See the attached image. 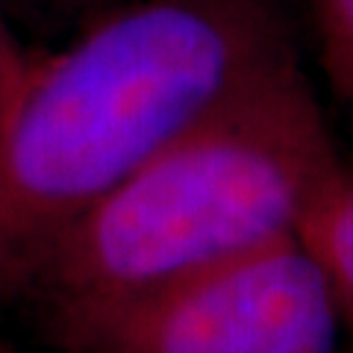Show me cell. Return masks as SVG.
Returning <instances> with one entry per match:
<instances>
[{
    "label": "cell",
    "mask_w": 353,
    "mask_h": 353,
    "mask_svg": "<svg viewBox=\"0 0 353 353\" xmlns=\"http://www.w3.org/2000/svg\"><path fill=\"white\" fill-rule=\"evenodd\" d=\"M309 9L327 80L353 106V0H309Z\"/></svg>",
    "instance_id": "5b68a950"
},
{
    "label": "cell",
    "mask_w": 353,
    "mask_h": 353,
    "mask_svg": "<svg viewBox=\"0 0 353 353\" xmlns=\"http://www.w3.org/2000/svg\"><path fill=\"white\" fill-rule=\"evenodd\" d=\"M27 65H30V57L21 48V41L15 39V32L6 27V21L0 18V106L15 92Z\"/></svg>",
    "instance_id": "8992f818"
},
{
    "label": "cell",
    "mask_w": 353,
    "mask_h": 353,
    "mask_svg": "<svg viewBox=\"0 0 353 353\" xmlns=\"http://www.w3.org/2000/svg\"><path fill=\"white\" fill-rule=\"evenodd\" d=\"M0 353H24V350H21V347H15L12 341H6L3 336H0Z\"/></svg>",
    "instance_id": "52a82bcc"
},
{
    "label": "cell",
    "mask_w": 353,
    "mask_h": 353,
    "mask_svg": "<svg viewBox=\"0 0 353 353\" xmlns=\"http://www.w3.org/2000/svg\"><path fill=\"white\" fill-rule=\"evenodd\" d=\"M292 65L280 0H139L30 59L0 106V306L141 165Z\"/></svg>",
    "instance_id": "6da1fadb"
},
{
    "label": "cell",
    "mask_w": 353,
    "mask_h": 353,
    "mask_svg": "<svg viewBox=\"0 0 353 353\" xmlns=\"http://www.w3.org/2000/svg\"><path fill=\"white\" fill-rule=\"evenodd\" d=\"M297 239L324 268L341 321L353 333V171L341 165L301 221Z\"/></svg>",
    "instance_id": "277c9868"
},
{
    "label": "cell",
    "mask_w": 353,
    "mask_h": 353,
    "mask_svg": "<svg viewBox=\"0 0 353 353\" xmlns=\"http://www.w3.org/2000/svg\"><path fill=\"white\" fill-rule=\"evenodd\" d=\"M341 162L301 62L183 132L65 233L18 303L59 347L171 285L294 239Z\"/></svg>",
    "instance_id": "7a4b0ae2"
},
{
    "label": "cell",
    "mask_w": 353,
    "mask_h": 353,
    "mask_svg": "<svg viewBox=\"0 0 353 353\" xmlns=\"http://www.w3.org/2000/svg\"><path fill=\"white\" fill-rule=\"evenodd\" d=\"M341 312L301 239L253 250L106 315L65 353H336Z\"/></svg>",
    "instance_id": "3957f363"
}]
</instances>
